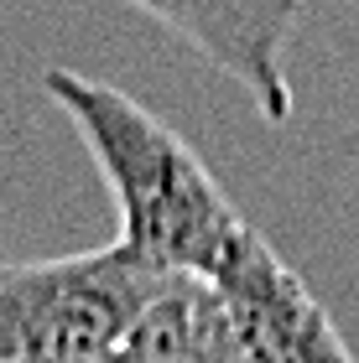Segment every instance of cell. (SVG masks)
<instances>
[{"label": "cell", "mask_w": 359, "mask_h": 363, "mask_svg": "<svg viewBox=\"0 0 359 363\" xmlns=\"http://www.w3.org/2000/svg\"><path fill=\"white\" fill-rule=\"evenodd\" d=\"M58 109L84 135L94 167L105 172L120 203V250L156 275L214 280L219 265L240 250L250 223L240 218L219 177L177 130L136 104L115 84L53 68L42 78Z\"/></svg>", "instance_id": "obj_1"}, {"label": "cell", "mask_w": 359, "mask_h": 363, "mask_svg": "<svg viewBox=\"0 0 359 363\" xmlns=\"http://www.w3.org/2000/svg\"><path fill=\"white\" fill-rule=\"evenodd\" d=\"M161 280L120 244L0 265V363H105Z\"/></svg>", "instance_id": "obj_2"}, {"label": "cell", "mask_w": 359, "mask_h": 363, "mask_svg": "<svg viewBox=\"0 0 359 363\" xmlns=\"http://www.w3.org/2000/svg\"><path fill=\"white\" fill-rule=\"evenodd\" d=\"M208 286L230 311L245 363H354L307 280L255 228L240 239V250L219 265Z\"/></svg>", "instance_id": "obj_3"}, {"label": "cell", "mask_w": 359, "mask_h": 363, "mask_svg": "<svg viewBox=\"0 0 359 363\" xmlns=\"http://www.w3.org/2000/svg\"><path fill=\"white\" fill-rule=\"evenodd\" d=\"M125 6L156 16L198 57L230 73L271 125H282L291 114L286 47L302 16V0H125Z\"/></svg>", "instance_id": "obj_4"}, {"label": "cell", "mask_w": 359, "mask_h": 363, "mask_svg": "<svg viewBox=\"0 0 359 363\" xmlns=\"http://www.w3.org/2000/svg\"><path fill=\"white\" fill-rule=\"evenodd\" d=\"M105 363H245V353L219 291L198 275H167Z\"/></svg>", "instance_id": "obj_5"}]
</instances>
